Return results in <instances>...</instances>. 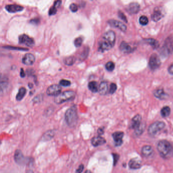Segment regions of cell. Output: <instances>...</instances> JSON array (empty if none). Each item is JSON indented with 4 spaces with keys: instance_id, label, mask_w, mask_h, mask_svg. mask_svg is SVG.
<instances>
[{
    "instance_id": "obj_26",
    "label": "cell",
    "mask_w": 173,
    "mask_h": 173,
    "mask_svg": "<svg viewBox=\"0 0 173 173\" xmlns=\"http://www.w3.org/2000/svg\"><path fill=\"white\" fill-rule=\"evenodd\" d=\"M99 87L98 83L94 81H91L88 84V89L93 93H97L99 91Z\"/></svg>"
},
{
    "instance_id": "obj_49",
    "label": "cell",
    "mask_w": 173,
    "mask_h": 173,
    "mask_svg": "<svg viewBox=\"0 0 173 173\" xmlns=\"http://www.w3.org/2000/svg\"><path fill=\"white\" fill-rule=\"evenodd\" d=\"M26 173H34V171L31 170H28L26 172Z\"/></svg>"
},
{
    "instance_id": "obj_11",
    "label": "cell",
    "mask_w": 173,
    "mask_h": 173,
    "mask_svg": "<svg viewBox=\"0 0 173 173\" xmlns=\"http://www.w3.org/2000/svg\"><path fill=\"white\" fill-rule=\"evenodd\" d=\"M108 23L112 27L118 28L121 31H126V26L123 23L114 19H110L108 21Z\"/></svg>"
},
{
    "instance_id": "obj_4",
    "label": "cell",
    "mask_w": 173,
    "mask_h": 173,
    "mask_svg": "<svg viewBox=\"0 0 173 173\" xmlns=\"http://www.w3.org/2000/svg\"><path fill=\"white\" fill-rule=\"evenodd\" d=\"M14 160L16 164L18 165L24 166L29 165V164L32 161V159L29 157H25L20 150H16L14 153Z\"/></svg>"
},
{
    "instance_id": "obj_13",
    "label": "cell",
    "mask_w": 173,
    "mask_h": 173,
    "mask_svg": "<svg viewBox=\"0 0 173 173\" xmlns=\"http://www.w3.org/2000/svg\"><path fill=\"white\" fill-rule=\"evenodd\" d=\"M5 9L9 13H14L17 12L22 11L24 9V8L19 5L17 4H9L5 6Z\"/></svg>"
},
{
    "instance_id": "obj_15",
    "label": "cell",
    "mask_w": 173,
    "mask_h": 173,
    "mask_svg": "<svg viewBox=\"0 0 173 173\" xmlns=\"http://www.w3.org/2000/svg\"><path fill=\"white\" fill-rule=\"evenodd\" d=\"M91 143L94 147H98L104 145L106 143V140L101 136H95L91 140Z\"/></svg>"
},
{
    "instance_id": "obj_21",
    "label": "cell",
    "mask_w": 173,
    "mask_h": 173,
    "mask_svg": "<svg viewBox=\"0 0 173 173\" xmlns=\"http://www.w3.org/2000/svg\"><path fill=\"white\" fill-rule=\"evenodd\" d=\"M55 132L53 130H49L45 132L42 136L41 141L44 142L48 141L51 140L55 136Z\"/></svg>"
},
{
    "instance_id": "obj_30",
    "label": "cell",
    "mask_w": 173,
    "mask_h": 173,
    "mask_svg": "<svg viewBox=\"0 0 173 173\" xmlns=\"http://www.w3.org/2000/svg\"><path fill=\"white\" fill-rule=\"evenodd\" d=\"M161 115L164 117H168L171 113V109L168 106H165L163 107L161 110Z\"/></svg>"
},
{
    "instance_id": "obj_14",
    "label": "cell",
    "mask_w": 173,
    "mask_h": 173,
    "mask_svg": "<svg viewBox=\"0 0 173 173\" xmlns=\"http://www.w3.org/2000/svg\"><path fill=\"white\" fill-rule=\"evenodd\" d=\"M124 136V133L121 132H116L112 134V137L115 142V145L116 146L121 145L123 142L122 139Z\"/></svg>"
},
{
    "instance_id": "obj_5",
    "label": "cell",
    "mask_w": 173,
    "mask_h": 173,
    "mask_svg": "<svg viewBox=\"0 0 173 173\" xmlns=\"http://www.w3.org/2000/svg\"><path fill=\"white\" fill-rule=\"evenodd\" d=\"M165 126V123L162 121H156L150 126L148 128V133L151 136H154L161 129H163Z\"/></svg>"
},
{
    "instance_id": "obj_27",
    "label": "cell",
    "mask_w": 173,
    "mask_h": 173,
    "mask_svg": "<svg viewBox=\"0 0 173 173\" xmlns=\"http://www.w3.org/2000/svg\"><path fill=\"white\" fill-rule=\"evenodd\" d=\"M164 17V15L159 10H156L151 15L152 19L154 21H158Z\"/></svg>"
},
{
    "instance_id": "obj_37",
    "label": "cell",
    "mask_w": 173,
    "mask_h": 173,
    "mask_svg": "<svg viewBox=\"0 0 173 173\" xmlns=\"http://www.w3.org/2000/svg\"><path fill=\"white\" fill-rule=\"evenodd\" d=\"M117 89V85L115 83H112L111 84L110 87V89H109V93L110 94H113Z\"/></svg>"
},
{
    "instance_id": "obj_24",
    "label": "cell",
    "mask_w": 173,
    "mask_h": 173,
    "mask_svg": "<svg viewBox=\"0 0 173 173\" xmlns=\"http://www.w3.org/2000/svg\"><path fill=\"white\" fill-rule=\"evenodd\" d=\"M26 94V89L25 87H21L19 89L18 94L16 96V99L18 101H20L24 99V96Z\"/></svg>"
},
{
    "instance_id": "obj_46",
    "label": "cell",
    "mask_w": 173,
    "mask_h": 173,
    "mask_svg": "<svg viewBox=\"0 0 173 173\" xmlns=\"http://www.w3.org/2000/svg\"><path fill=\"white\" fill-rule=\"evenodd\" d=\"M168 72L170 74L173 75V63L168 68Z\"/></svg>"
},
{
    "instance_id": "obj_34",
    "label": "cell",
    "mask_w": 173,
    "mask_h": 173,
    "mask_svg": "<svg viewBox=\"0 0 173 173\" xmlns=\"http://www.w3.org/2000/svg\"><path fill=\"white\" fill-rule=\"evenodd\" d=\"M4 48H6L7 49L10 50H20V51H28L29 49L28 48H24L22 47H13L11 46H6L3 47Z\"/></svg>"
},
{
    "instance_id": "obj_17",
    "label": "cell",
    "mask_w": 173,
    "mask_h": 173,
    "mask_svg": "<svg viewBox=\"0 0 173 173\" xmlns=\"http://www.w3.org/2000/svg\"><path fill=\"white\" fill-rule=\"evenodd\" d=\"M128 165L132 169H138L141 166V160L138 158H133L129 161Z\"/></svg>"
},
{
    "instance_id": "obj_22",
    "label": "cell",
    "mask_w": 173,
    "mask_h": 173,
    "mask_svg": "<svg viewBox=\"0 0 173 173\" xmlns=\"http://www.w3.org/2000/svg\"><path fill=\"white\" fill-rule=\"evenodd\" d=\"M154 96L160 100H165L168 96L163 89H158L154 91Z\"/></svg>"
},
{
    "instance_id": "obj_25",
    "label": "cell",
    "mask_w": 173,
    "mask_h": 173,
    "mask_svg": "<svg viewBox=\"0 0 173 173\" xmlns=\"http://www.w3.org/2000/svg\"><path fill=\"white\" fill-rule=\"evenodd\" d=\"M153 152V149L151 146L146 145L144 146L142 149V153L145 157L150 156Z\"/></svg>"
},
{
    "instance_id": "obj_38",
    "label": "cell",
    "mask_w": 173,
    "mask_h": 173,
    "mask_svg": "<svg viewBox=\"0 0 173 173\" xmlns=\"http://www.w3.org/2000/svg\"><path fill=\"white\" fill-rule=\"evenodd\" d=\"M69 8L71 11L73 13L76 12L78 10V7L77 4L75 3H72L70 5Z\"/></svg>"
},
{
    "instance_id": "obj_18",
    "label": "cell",
    "mask_w": 173,
    "mask_h": 173,
    "mask_svg": "<svg viewBox=\"0 0 173 173\" xmlns=\"http://www.w3.org/2000/svg\"><path fill=\"white\" fill-rule=\"evenodd\" d=\"M140 10V6L137 3H131L127 8V11L131 14H136Z\"/></svg>"
},
{
    "instance_id": "obj_2",
    "label": "cell",
    "mask_w": 173,
    "mask_h": 173,
    "mask_svg": "<svg viewBox=\"0 0 173 173\" xmlns=\"http://www.w3.org/2000/svg\"><path fill=\"white\" fill-rule=\"evenodd\" d=\"M64 116L65 120L69 126L73 128L76 126L78 120V116L75 106H72L67 110Z\"/></svg>"
},
{
    "instance_id": "obj_42",
    "label": "cell",
    "mask_w": 173,
    "mask_h": 173,
    "mask_svg": "<svg viewBox=\"0 0 173 173\" xmlns=\"http://www.w3.org/2000/svg\"><path fill=\"white\" fill-rule=\"evenodd\" d=\"M113 160H114L113 164H114V165H116L117 163L118 162V159L119 158V155L116 153H113Z\"/></svg>"
},
{
    "instance_id": "obj_8",
    "label": "cell",
    "mask_w": 173,
    "mask_h": 173,
    "mask_svg": "<svg viewBox=\"0 0 173 173\" xmlns=\"http://www.w3.org/2000/svg\"><path fill=\"white\" fill-rule=\"evenodd\" d=\"M102 39L107 42L112 47H113L115 45L116 40V35L114 31H106L102 36Z\"/></svg>"
},
{
    "instance_id": "obj_39",
    "label": "cell",
    "mask_w": 173,
    "mask_h": 173,
    "mask_svg": "<svg viewBox=\"0 0 173 173\" xmlns=\"http://www.w3.org/2000/svg\"><path fill=\"white\" fill-rule=\"evenodd\" d=\"M56 13H57V8H55V6H52L50 8L48 12V14L49 16L54 15L56 14Z\"/></svg>"
},
{
    "instance_id": "obj_3",
    "label": "cell",
    "mask_w": 173,
    "mask_h": 173,
    "mask_svg": "<svg viewBox=\"0 0 173 173\" xmlns=\"http://www.w3.org/2000/svg\"><path fill=\"white\" fill-rule=\"evenodd\" d=\"M75 96V93L72 90H67L55 96V102L57 104H61L63 102L73 100Z\"/></svg>"
},
{
    "instance_id": "obj_7",
    "label": "cell",
    "mask_w": 173,
    "mask_h": 173,
    "mask_svg": "<svg viewBox=\"0 0 173 173\" xmlns=\"http://www.w3.org/2000/svg\"><path fill=\"white\" fill-rule=\"evenodd\" d=\"M161 64L159 56L156 54H153L150 57L149 66L152 70H155L159 68Z\"/></svg>"
},
{
    "instance_id": "obj_48",
    "label": "cell",
    "mask_w": 173,
    "mask_h": 173,
    "mask_svg": "<svg viewBox=\"0 0 173 173\" xmlns=\"http://www.w3.org/2000/svg\"><path fill=\"white\" fill-rule=\"evenodd\" d=\"M28 87H29L30 88H32L33 87V84L31 83H29L28 84Z\"/></svg>"
},
{
    "instance_id": "obj_20",
    "label": "cell",
    "mask_w": 173,
    "mask_h": 173,
    "mask_svg": "<svg viewBox=\"0 0 173 173\" xmlns=\"http://www.w3.org/2000/svg\"><path fill=\"white\" fill-rule=\"evenodd\" d=\"M112 46L110 45L109 43H108L107 42L105 41V40L101 41L99 43V51L104 52L105 51H107L111 49Z\"/></svg>"
},
{
    "instance_id": "obj_6",
    "label": "cell",
    "mask_w": 173,
    "mask_h": 173,
    "mask_svg": "<svg viewBox=\"0 0 173 173\" xmlns=\"http://www.w3.org/2000/svg\"><path fill=\"white\" fill-rule=\"evenodd\" d=\"M19 43L24 44L29 47H33L35 45L34 40L26 34H22L18 37Z\"/></svg>"
},
{
    "instance_id": "obj_10",
    "label": "cell",
    "mask_w": 173,
    "mask_h": 173,
    "mask_svg": "<svg viewBox=\"0 0 173 173\" xmlns=\"http://www.w3.org/2000/svg\"><path fill=\"white\" fill-rule=\"evenodd\" d=\"M62 91V87L57 84H53L47 88L46 94L49 96H57Z\"/></svg>"
},
{
    "instance_id": "obj_23",
    "label": "cell",
    "mask_w": 173,
    "mask_h": 173,
    "mask_svg": "<svg viewBox=\"0 0 173 173\" xmlns=\"http://www.w3.org/2000/svg\"><path fill=\"white\" fill-rule=\"evenodd\" d=\"M108 90V84L106 82L103 81L102 82L99 87V91L98 92L101 95H105L107 94Z\"/></svg>"
},
{
    "instance_id": "obj_43",
    "label": "cell",
    "mask_w": 173,
    "mask_h": 173,
    "mask_svg": "<svg viewBox=\"0 0 173 173\" xmlns=\"http://www.w3.org/2000/svg\"><path fill=\"white\" fill-rule=\"evenodd\" d=\"M84 169V166L83 164H81L79 165L78 167V169H76V173H81L83 171Z\"/></svg>"
},
{
    "instance_id": "obj_31",
    "label": "cell",
    "mask_w": 173,
    "mask_h": 173,
    "mask_svg": "<svg viewBox=\"0 0 173 173\" xmlns=\"http://www.w3.org/2000/svg\"><path fill=\"white\" fill-rule=\"evenodd\" d=\"M89 49L88 47H85L84 48L83 50L82 51L80 55V58L81 60H84L87 58V56L88 55V53H89Z\"/></svg>"
},
{
    "instance_id": "obj_33",
    "label": "cell",
    "mask_w": 173,
    "mask_h": 173,
    "mask_svg": "<svg viewBox=\"0 0 173 173\" xmlns=\"http://www.w3.org/2000/svg\"><path fill=\"white\" fill-rule=\"evenodd\" d=\"M115 63L112 62H109L105 65V67L107 70L110 72L113 71L115 69Z\"/></svg>"
},
{
    "instance_id": "obj_9",
    "label": "cell",
    "mask_w": 173,
    "mask_h": 173,
    "mask_svg": "<svg viewBox=\"0 0 173 173\" xmlns=\"http://www.w3.org/2000/svg\"><path fill=\"white\" fill-rule=\"evenodd\" d=\"M173 51V45L171 41L169 40H166L165 43L161 50V54L164 56H167Z\"/></svg>"
},
{
    "instance_id": "obj_16",
    "label": "cell",
    "mask_w": 173,
    "mask_h": 173,
    "mask_svg": "<svg viewBox=\"0 0 173 173\" xmlns=\"http://www.w3.org/2000/svg\"><path fill=\"white\" fill-rule=\"evenodd\" d=\"M141 125V117L140 115L138 114L132 119L131 128L136 130L137 128H138Z\"/></svg>"
},
{
    "instance_id": "obj_41",
    "label": "cell",
    "mask_w": 173,
    "mask_h": 173,
    "mask_svg": "<svg viewBox=\"0 0 173 173\" xmlns=\"http://www.w3.org/2000/svg\"><path fill=\"white\" fill-rule=\"evenodd\" d=\"M30 23L34 25H38L40 23V19L39 18H35L31 19Z\"/></svg>"
},
{
    "instance_id": "obj_1",
    "label": "cell",
    "mask_w": 173,
    "mask_h": 173,
    "mask_svg": "<svg viewBox=\"0 0 173 173\" xmlns=\"http://www.w3.org/2000/svg\"><path fill=\"white\" fill-rule=\"evenodd\" d=\"M157 150L160 155L165 159L170 158L173 156V146L170 142L166 140L160 141L158 143Z\"/></svg>"
},
{
    "instance_id": "obj_44",
    "label": "cell",
    "mask_w": 173,
    "mask_h": 173,
    "mask_svg": "<svg viewBox=\"0 0 173 173\" xmlns=\"http://www.w3.org/2000/svg\"><path fill=\"white\" fill-rule=\"evenodd\" d=\"M62 3V1H60V0L56 1L55 2V3H54L53 6H55V8H59L61 6V5Z\"/></svg>"
},
{
    "instance_id": "obj_47",
    "label": "cell",
    "mask_w": 173,
    "mask_h": 173,
    "mask_svg": "<svg viewBox=\"0 0 173 173\" xmlns=\"http://www.w3.org/2000/svg\"><path fill=\"white\" fill-rule=\"evenodd\" d=\"M98 133L99 135H101L104 133V128L100 127L98 130Z\"/></svg>"
},
{
    "instance_id": "obj_50",
    "label": "cell",
    "mask_w": 173,
    "mask_h": 173,
    "mask_svg": "<svg viewBox=\"0 0 173 173\" xmlns=\"http://www.w3.org/2000/svg\"><path fill=\"white\" fill-rule=\"evenodd\" d=\"M84 173H92V172L90 170H87Z\"/></svg>"
},
{
    "instance_id": "obj_40",
    "label": "cell",
    "mask_w": 173,
    "mask_h": 173,
    "mask_svg": "<svg viewBox=\"0 0 173 173\" xmlns=\"http://www.w3.org/2000/svg\"><path fill=\"white\" fill-rule=\"evenodd\" d=\"M118 16H119V18H120L122 20H123V21H125L126 23L127 22V18L126 17V15L121 11H119V12H118Z\"/></svg>"
},
{
    "instance_id": "obj_29",
    "label": "cell",
    "mask_w": 173,
    "mask_h": 173,
    "mask_svg": "<svg viewBox=\"0 0 173 173\" xmlns=\"http://www.w3.org/2000/svg\"><path fill=\"white\" fill-rule=\"evenodd\" d=\"M76 57L73 56H68L66 57L63 60V62L67 66H72L74 64V63L76 62Z\"/></svg>"
},
{
    "instance_id": "obj_35",
    "label": "cell",
    "mask_w": 173,
    "mask_h": 173,
    "mask_svg": "<svg viewBox=\"0 0 173 173\" xmlns=\"http://www.w3.org/2000/svg\"><path fill=\"white\" fill-rule=\"evenodd\" d=\"M71 82L70 81L66 80V79H62L60 81V85L62 87H67L70 86Z\"/></svg>"
},
{
    "instance_id": "obj_36",
    "label": "cell",
    "mask_w": 173,
    "mask_h": 173,
    "mask_svg": "<svg viewBox=\"0 0 173 173\" xmlns=\"http://www.w3.org/2000/svg\"><path fill=\"white\" fill-rule=\"evenodd\" d=\"M139 21H140V24L142 25H147L148 23V22H149L148 19L146 16H141L140 19H139Z\"/></svg>"
},
{
    "instance_id": "obj_32",
    "label": "cell",
    "mask_w": 173,
    "mask_h": 173,
    "mask_svg": "<svg viewBox=\"0 0 173 173\" xmlns=\"http://www.w3.org/2000/svg\"><path fill=\"white\" fill-rule=\"evenodd\" d=\"M83 42V38L82 37H79L75 39L74 41V44L76 47H79L82 45Z\"/></svg>"
},
{
    "instance_id": "obj_12",
    "label": "cell",
    "mask_w": 173,
    "mask_h": 173,
    "mask_svg": "<svg viewBox=\"0 0 173 173\" xmlns=\"http://www.w3.org/2000/svg\"><path fill=\"white\" fill-rule=\"evenodd\" d=\"M35 62V57L33 54L28 53L25 54L22 58L23 63L27 66H31Z\"/></svg>"
},
{
    "instance_id": "obj_19",
    "label": "cell",
    "mask_w": 173,
    "mask_h": 173,
    "mask_svg": "<svg viewBox=\"0 0 173 173\" xmlns=\"http://www.w3.org/2000/svg\"><path fill=\"white\" fill-rule=\"evenodd\" d=\"M119 48L120 50L124 53H130L133 51L132 47L125 41H123L121 42Z\"/></svg>"
},
{
    "instance_id": "obj_28",
    "label": "cell",
    "mask_w": 173,
    "mask_h": 173,
    "mask_svg": "<svg viewBox=\"0 0 173 173\" xmlns=\"http://www.w3.org/2000/svg\"><path fill=\"white\" fill-rule=\"evenodd\" d=\"M144 41L145 42H146L147 43L149 44L150 45H151V47L154 49H156L159 46V42L157 41V40L154 39H152V38L147 39L144 40Z\"/></svg>"
},
{
    "instance_id": "obj_45",
    "label": "cell",
    "mask_w": 173,
    "mask_h": 173,
    "mask_svg": "<svg viewBox=\"0 0 173 173\" xmlns=\"http://www.w3.org/2000/svg\"><path fill=\"white\" fill-rule=\"evenodd\" d=\"M20 76L21 78H24L25 76V73L24 71L23 68H21L20 71Z\"/></svg>"
}]
</instances>
